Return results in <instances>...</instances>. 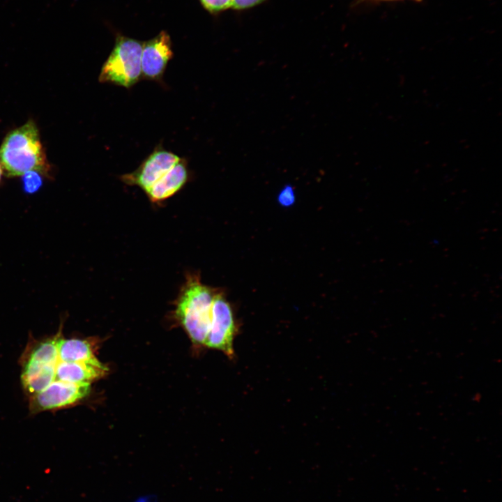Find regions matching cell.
I'll list each match as a JSON object with an SVG mask.
<instances>
[{"label": "cell", "instance_id": "cell-1", "mask_svg": "<svg viewBox=\"0 0 502 502\" xmlns=\"http://www.w3.org/2000/svg\"><path fill=\"white\" fill-rule=\"evenodd\" d=\"M0 164L8 176H22L30 171L49 176L50 166L33 121L6 135L0 146Z\"/></svg>", "mask_w": 502, "mask_h": 502}, {"label": "cell", "instance_id": "cell-2", "mask_svg": "<svg viewBox=\"0 0 502 502\" xmlns=\"http://www.w3.org/2000/svg\"><path fill=\"white\" fill-rule=\"evenodd\" d=\"M215 294L201 282L198 274L190 273L174 302L175 318L196 345L204 344Z\"/></svg>", "mask_w": 502, "mask_h": 502}, {"label": "cell", "instance_id": "cell-3", "mask_svg": "<svg viewBox=\"0 0 502 502\" xmlns=\"http://www.w3.org/2000/svg\"><path fill=\"white\" fill-rule=\"evenodd\" d=\"M142 43L118 36L114 48L102 66L98 80L130 89L142 78Z\"/></svg>", "mask_w": 502, "mask_h": 502}, {"label": "cell", "instance_id": "cell-4", "mask_svg": "<svg viewBox=\"0 0 502 502\" xmlns=\"http://www.w3.org/2000/svg\"><path fill=\"white\" fill-rule=\"evenodd\" d=\"M236 324L232 309L221 294L216 293L211 307V321L204 345L234 357Z\"/></svg>", "mask_w": 502, "mask_h": 502}, {"label": "cell", "instance_id": "cell-5", "mask_svg": "<svg viewBox=\"0 0 502 502\" xmlns=\"http://www.w3.org/2000/svg\"><path fill=\"white\" fill-rule=\"evenodd\" d=\"M90 390V383L54 380L43 390L29 397V407L33 413L68 407L86 397Z\"/></svg>", "mask_w": 502, "mask_h": 502}, {"label": "cell", "instance_id": "cell-6", "mask_svg": "<svg viewBox=\"0 0 502 502\" xmlns=\"http://www.w3.org/2000/svg\"><path fill=\"white\" fill-rule=\"evenodd\" d=\"M181 158L161 146L155 147L134 172L123 174L120 179L126 184L140 188L145 192L167 172Z\"/></svg>", "mask_w": 502, "mask_h": 502}, {"label": "cell", "instance_id": "cell-7", "mask_svg": "<svg viewBox=\"0 0 502 502\" xmlns=\"http://www.w3.org/2000/svg\"><path fill=\"white\" fill-rule=\"evenodd\" d=\"M173 56L172 42L166 31L142 43V77L160 82L169 61Z\"/></svg>", "mask_w": 502, "mask_h": 502}, {"label": "cell", "instance_id": "cell-8", "mask_svg": "<svg viewBox=\"0 0 502 502\" xmlns=\"http://www.w3.org/2000/svg\"><path fill=\"white\" fill-rule=\"evenodd\" d=\"M107 367L96 357L80 362L59 360L55 380L70 383H90L106 374Z\"/></svg>", "mask_w": 502, "mask_h": 502}, {"label": "cell", "instance_id": "cell-9", "mask_svg": "<svg viewBox=\"0 0 502 502\" xmlns=\"http://www.w3.org/2000/svg\"><path fill=\"white\" fill-rule=\"evenodd\" d=\"M190 172L188 162L181 160L145 193L150 201L159 203L177 193L188 181Z\"/></svg>", "mask_w": 502, "mask_h": 502}, {"label": "cell", "instance_id": "cell-10", "mask_svg": "<svg viewBox=\"0 0 502 502\" xmlns=\"http://www.w3.org/2000/svg\"><path fill=\"white\" fill-rule=\"evenodd\" d=\"M56 364L22 360L21 380L28 396L43 390L55 380Z\"/></svg>", "mask_w": 502, "mask_h": 502}, {"label": "cell", "instance_id": "cell-11", "mask_svg": "<svg viewBox=\"0 0 502 502\" xmlns=\"http://www.w3.org/2000/svg\"><path fill=\"white\" fill-rule=\"evenodd\" d=\"M96 357L91 344L85 340L61 336L58 340V358L62 362H80Z\"/></svg>", "mask_w": 502, "mask_h": 502}, {"label": "cell", "instance_id": "cell-12", "mask_svg": "<svg viewBox=\"0 0 502 502\" xmlns=\"http://www.w3.org/2000/svg\"><path fill=\"white\" fill-rule=\"evenodd\" d=\"M42 174L36 171H30L22 175L23 188L27 193H33L42 185Z\"/></svg>", "mask_w": 502, "mask_h": 502}, {"label": "cell", "instance_id": "cell-13", "mask_svg": "<svg viewBox=\"0 0 502 502\" xmlns=\"http://www.w3.org/2000/svg\"><path fill=\"white\" fill-rule=\"evenodd\" d=\"M204 8L211 13H218L231 8L232 0H199Z\"/></svg>", "mask_w": 502, "mask_h": 502}, {"label": "cell", "instance_id": "cell-14", "mask_svg": "<svg viewBox=\"0 0 502 502\" xmlns=\"http://www.w3.org/2000/svg\"><path fill=\"white\" fill-rule=\"evenodd\" d=\"M267 0H232L231 8L244 10L257 6Z\"/></svg>", "mask_w": 502, "mask_h": 502}, {"label": "cell", "instance_id": "cell-15", "mask_svg": "<svg viewBox=\"0 0 502 502\" xmlns=\"http://www.w3.org/2000/svg\"><path fill=\"white\" fill-rule=\"evenodd\" d=\"M295 199L293 188L287 185L280 192L278 196L279 202L283 206L291 205Z\"/></svg>", "mask_w": 502, "mask_h": 502}, {"label": "cell", "instance_id": "cell-16", "mask_svg": "<svg viewBox=\"0 0 502 502\" xmlns=\"http://www.w3.org/2000/svg\"><path fill=\"white\" fill-rule=\"evenodd\" d=\"M3 173V172L2 167H1V164H0V182H1V177H2Z\"/></svg>", "mask_w": 502, "mask_h": 502}, {"label": "cell", "instance_id": "cell-17", "mask_svg": "<svg viewBox=\"0 0 502 502\" xmlns=\"http://www.w3.org/2000/svg\"><path fill=\"white\" fill-rule=\"evenodd\" d=\"M372 1H397V0H372ZM420 1V0H416Z\"/></svg>", "mask_w": 502, "mask_h": 502}]
</instances>
